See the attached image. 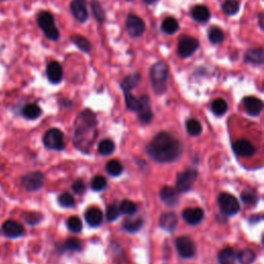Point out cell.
<instances>
[{"label": "cell", "instance_id": "7dc6e473", "mask_svg": "<svg viewBox=\"0 0 264 264\" xmlns=\"http://www.w3.org/2000/svg\"><path fill=\"white\" fill-rule=\"evenodd\" d=\"M37 214H34V213H29L26 215L25 217V220H26V222L28 224H31V225H34L36 224L40 219H37Z\"/></svg>", "mask_w": 264, "mask_h": 264}, {"label": "cell", "instance_id": "cb8c5ba5", "mask_svg": "<svg viewBox=\"0 0 264 264\" xmlns=\"http://www.w3.org/2000/svg\"><path fill=\"white\" fill-rule=\"evenodd\" d=\"M140 80H141V74L138 72L129 74L123 79L122 83H121V88H122L124 93L130 92L131 90H133L134 88L138 86Z\"/></svg>", "mask_w": 264, "mask_h": 264}, {"label": "cell", "instance_id": "60d3db41", "mask_svg": "<svg viewBox=\"0 0 264 264\" xmlns=\"http://www.w3.org/2000/svg\"><path fill=\"white\" fill-rule=\"evenodd\" d=\"M106 186H107V182L102 175H96L91 182V187L94 191H102L106 188Z\"/></svg>", "mask_w": 264, "mask_h": 264}, {"label": "cell", "instance_id": "d590c367", "mask_svg": "<svg viewBox=\"0 0 264 264\" xmlns=\"http://www.w3.org/2000/svg\"><path fill=\"white\" fill-rule=\"evenodd\" d=\"M125 94V101L127 107L132 112H138L140 109V100L135 96L132 95L130 92H126Z\"/></svg>", "mask_w": 264, "mask_h": 264}, {"label": "cell", "instance_id": "8d00e7d4", "mask_svg": "<svg viewBox=\"0 0 264 264\" xmlns=\"http://www.w3.org/2000/svg\"><path fill=\"white\" fill-rule=\"evenodd\" d=\"M237 260L239 261L240 264H251L253 261L255 260L256 255L255 253L253 252L252 250L249 249H245L241 252H239V254L237 255Z\"/></svg>", "mask_w": 264, "mask_h": 264}, {"label": "cell", "instance_id": "4316f807", "mask_svg": "<svg viewBox=\"0 0 264 264\" xmlns=\"http://www.w3.org/2000/svg\"><path fill=\"white\" fill-rule=\"evenodd\" d=\"M220 264H234L236 261V254L232 248H225L220 252L218 257Z\"/></svg>", "mask_w": 264, "mask_h": 264}, {"label": "cell", "instance_id": "f6af8a7d", "mask_svg": "<svg viewBox=\"0 0 264 264\" xmlns=\"http://www.w3.org/2000/svg\"><path fill=\"white\" fill-rule=\"evenodd\" d=\"M241 200L248 204H255L257 202V196L249 191H245L241 194Z\"/></svg>", "mask_w": 264, "mask_h": 264}, {"label": "cell", "instance_id": "603a6c76", "mask_svg": "<svg viewBox=\"0 0 264 264\" xmlns=\"http://www.w3.org/2000/svg\"><path fill=\"white\" fill-rule=\"evenodd\" d=\"M159 225L166 231H173L178 225V217L173 213H164L159 219Z\"/></svg>", "mask_w": 264, "mask_h": 264}, {"label": "cell", "instance_id": "681fc988", "mask_svg": "<svg viewBox=\"0 0 264 264\" xmlns=\"http://www.w3.org/2000/svg\"><path fill=\"white\" fill-rule=\"evenodd\" d=\"M142 2H145L146 4H155L158 2V0H142Z\"/></svg>", "mask_w": 264, "mask_h": 264}, {"label": "cell", "instance_id": "52a82bcc", "mask_svg": "<svg viewBox=\"0 0 264 264\" xmlns=\"http://www.w3.org/2000/svg\"><path fill=\"white\" fill-rule=\"evenodd\" d=\"M218 202L220 208L223 214L227 216H232L239 212L240 205L237 200V198L229 193H221L219 195Z\"/></svg>", "mask_w": 264, "mask_h": 264}, {"label": "cell", "instance_id": "9a60e30c", "mask_svg": "<svg viewBox=\"0 0 264 264\" xmlns=\"http://www.w3.org/2000/svg\"><path fill=\"white\" fill-rule=\"evenodd\" d=\"M47 76L51 84H59L63 79V68L59 62L52 61L47 66Z\"/></svg>", "mask_w": 264, "mask_h": 264}, {"label": "cell", "instance_id": "3957f363", "mask_svg": "<svg viewBox=\"0 0 264 264\" xmlns=\"http://www.w3.org/2000/svg\"><path fill=\"white\" fill-rule=\"evenodd\" d=\"M169 67L166 62L158 61L150 69V79L153 90L157 95H162L167 88Z\"/></svg>", "mask_w": 264, "mask_h": 264}, {"label": "cell", "instance_id": "4dcf8cb0", "mask_svg": "<svg viewBox=\"0 0 264 264\" xmlns=\"http://www.w3.org/2000/svg\"><path fill=\"white\" fill-rule=\"evenodd\" d=\"M240 2L238 0H225L222 3V10L227 16H234L239 12Z\"/></svg>", "mask_w": 264, "mask_h": 264}, {"label": "cell", "instance_id": "ac0fdd59", "mask_svg": "<svg viewBox=\"0 0 264 264\" xmlns=\"http://www.w3.org/2000/svg\"><path fill=\"white\" fill-rule=\"evenodd\" d=\"M204 217V213L199 207L186 208L183 212V219L190 225L199 224Z\"/></svg>", "mask_w": 264, "mask_h": 264}, {"label": "cell", "instance_id": "7bdbcfd3", "mask_svg": "<svg viewBox=\"0 0 264 264\" xmlns=\"http://www.w3.org/2000/svg\"><path fill=\"white\" fill-rule=\"evenodd\" d=\"M64 246L66 249L69 250V251L78 252V251L82 250V241L79 238L72 237V238H68L67 240H66Z\"/></svg>", "mask_w": 264, "mask_h": 264}, {"label": "cell", "instance_id": "ee69618b", "mask_svg": "<svg viewBox=\"0 0 264 264\" xmlns=\"http://www.w3.org/2000/svg\"><path fill=\"white\" fill-rule=\"evenodd\" d=\"M58 201H59L60 205L64 206V207H71L75 204L74 198L67 192L62 193L58 198Z\"/></svg>", "mask_w": 264, "mask_h": 264}, {"label": "cell", "instance_id": "d4e9b609", "mask_svg": "<svg viewBox=\"0 0 264 264\" xmlns=\"http://www.w3.org/2000/svg\"><path fill=\"white\" fill-rule=\"evenodd\" d=\"M70 40L72 41V43L78 47L82 52L85 53H90L92 51V43L90 42V40L86 38L83 35L80 34H74L70 36Z\"/></svg>", "mask_w": 264, "mask_h": 264}, {"label": "cell", "instance_id": "836d02e7", "mask_svg": "<svg viewBox=\"0 0 264 264\" xmlns=\"http://www.w3.org/2000/svg\"><path fill=\"white\" fill-rule=\"evenodd\" d=\"M105 168L106 171L111 175H113V177H118V175L123 172V165L118 160L108 161Z\"/></svg>", "mask_w": 264, "mask_h": 264}, {"label": "cell", "instance_id": "f35d334b", "mask_svg": "<svg viewBox=\"0 0 264 264\" xmlns=\"http://www.w3.org/2000/svg\"><path fill=\"white\" fill-rule=\"evenodd\" d=\"M142 225H144V221L141 219H135V220H126L123 223V227L125 230L129 231V232H136L138 231Z\"/></svg>", "mask_w": 264, "mask_h": 264}, {"label": "cell", "instance_id": "2e32d148", "mask_svg": "<svg viewBox=\"0 0 264 264\" xmlns=\"http://www.w3.org/2000/svg\"><path fill=\"white\" fill-rule=\"evenodd\" d=\"M243 104L246 112L251 116H258L263 108L262 100L255 96L245 97L243 99Z\"/></svg>", "mask_w": 264, "mask_h": 264}, {"label": "cell", "instance_id": "b9f144b4", "mask_svg": "<svg viewBox=\"0 0 264 264\" xmlns=\"http://www.w3.org/2000/svg\"><path fill=\"white\" fill-rule=\"evenodd\" d=\"M105 215H106L107 221L113 222L120 217V215H121L120 208L116 204H109L106 207V214Z\"/></svg>", "mask_w": 264, "mask_h": 264}, {"label": "cell", "instance_id": "44dd1931", "mask_svg": "<svg viewBox=\"0 0 264 264\" xmlns=\"http://www.w3.org/2000/svg\"><path fill=\"white\" fill-rule=\"evenodd\" d=\"M85 219L87 223L89 224L91 227H98L100 226L103 220V215L102 212L97 207H90L88 208L86 214H85Z\"/></svg>", "mask_w": 264, "mask_h": 264}, {"label": "cell", "instance_id": "816d5d0a", "mask_svg": "<svg viewBox=\"0 0 264 264\" xmlns=\"http://www.w3.org/2000/svg\"><path fill=\"white\" fill-rule=\"evenodd\" d=\"M0 1H4V0H0Z\"/></svg>", "mask_w": 264, "mask_h": 264}, {"label": "cell", "instance_id": "7402d4cb", "mask_svg": "<svg viewBox=\"0 0 264 264\" xmlns=\"http://www.w3.org/2000/svg\"><path fill=\"white\" fill-rule=\"evenodd\" d=\"M160 198L164 204L168 206H173L178 203L179 195L177 190H174L171 187H164L160 192Z\"/></svg>", "mask_w": 264, "mask_h": 264}, {"label": "cell", "instance_id": "f907efd6", "mask_svg": "<svg viewBox=\"0 0 264 264\" xmlns=\"http://www.w3.org/2000/svg\"><path fill=\"white\" fill-rule=\"evenodd\" d=\"M127 1H132V0H127Z\"/></svg>", "mask_w": 264, "mask_h": 264}, {"label": "cell", "instance_id": "f1b7e54d", "mask_svg": "<svg viewBox=\"0 0 264 264\" xmlns=\"http://www.w3.org/2000/svg\"><path fill=\"white\" fill-rule=\"evenodd\" d=\"M208 39L213 45H220L225 39V33L220 27H212L208 30Z\"/></svg>", "mask_w": 264, "mask_h": 264}, {"label": "cell", "instance_id": "5bb4252c", "mask_svg": "<svg viewBox=\"0 0 264 264\" xmlns=\"http://www.w3.org/2000/svg\"><path fill=\"white\" fill-rule=\"evenodd\" d=\"M140 109L138 113V119L142 124H149L153 119V113L151 108V100L148 95H142L140 98Z\"/></svg>", "mask_w": 264, "mask_h": 264}, {"label": "cell", "instance_id": "e0dca14e", "mask_svg": "<svg viewBox=\"0 0 264 264\" xmlns=\"http://www.w3.org/2000/svg\"><path fill=\"white\" fill-rule=\"evenodd\" d=\"M244 60L246 63L260 66L264 63V50L262 47L257 49H249L244 55Z\"/></svg>", "mask_w": 264, "mask_h": 264}, {"label": "cell", "instance_id": "4fadbf2b", "mask_svg": "<svg viewBox=\"0 0 264 264\" xmlns=\"http://www.w3.org/2000/svg\"><path fill=\"white\" fill-rule=\"evenodd\" d=\"M1 232L4 236L8 238H18L21 237L25 232V228L14 220H7L1 227Z\"/></svg>", "mask_w": 264, "mask_h": 264}, {"label": "cell", "instance_id": "277c9868", "mask_svg": "<svg viewBox=\"0 0 264 264\" xmlns=\"http://www.w3.org/2000/svg\"><path fill=\"white\" fill-rule=\"evenodd\" d=\"M37 25L42 30L43 34L50 40L56 41L60 38L59 29L55 23V18L50 12H41L37 16Z\"/></svg>", "mask_w": 264, "mask_h": 264}, {"label": "cell", "instance_id": "d6a6232c", "mask_svg": "<svg viewBox=\"0 0 264 264\" xmlns=\"http://www.w3.org/2000/svg\"><path fill=\"white\" fill-rule=\"evenodd\" d=\"M186 128H187V132H188V133L190 135H193V136L199 135L201 133V132H202L201 123L198 120H196V119H189V120H187Z\"/></svg>", "mask_w": 264, "mask_h": 264}, {"label": "cell", "instance_id": "1f68e13d", "mask_svg": "<svg viewBox=\"0 0 264 264\" xmlns=\"http://www.w3.org/2000/svg\"><path fill=\"white\" fill-rule=\"evenodd\" d=\"M212 112L217 116H223L228 111V104L223 98H217L212 102Z\"/></svg>", "mask_w": 264, "mask_h": 264}, {"label": "cell", "instance_id": "5b68a950", "mask_svg": "<svg viewBox=\"0 0 264 264\" xmlns=\"http://www.w3.org/2000/svg\"><path fill=\"white\" fill-rule=\"evenodd\" d=\"M198 49H199V40L197 38L186 34L179 38L178 55L180 58L186 59L191 57Z\"/></svg>", "mask_w": 264, "mask_h": 264}, {"label": "cell", "instance_id": "8fae6325", "mask_svg": "<svg viewBox=\"0 0 264 264\" xmlns=\"http://www.w3.org/2000/svg\"><path fill=\"white\" fill-rule=\"evenodd\" d=\"M175 247L179 254L184 258H191L196 253V246L194 241L188 236H181L175 240Z\"/></svg>", "mask_w": 264, "mask_h": 264}, {"label": "cell", "instance_id": "ba28073f", "mask_svg": "<svg viewBox=\"0 0 264 264\" xmlns=\"http://www.w3.org/2000/svg\"><path fill=\"white\" fill-rule=\"evenodd\" d=\"M126 30L132 38H138L146 31L144 20L134 14H129L126 18Z\"/></svg>", "mask_w": 264, "mask_h": 264}, {"label": "cell", "instance_id": "30bf717a", "mask_svg": "<svg viewBox=\"0 0 264 264\" xmlns=\"http://www.w3.org/2000/svg\"><path fill=\"white\" fill-rule=\"evenodd\" d=\"M197 178V171L188 169L184 172H180L177 178V191L185 193L189 191Z\"/></svg>", "mask_w": 264, "mask_h": 264}, {"label": "cell", "instance_id": "c3c4849f", "mask_svg": "<svg viewBox=\"0 0 264 264\" xmlns=\"http://www.w3.org/2000/svg\"><path fill=\"white\" fill-rule=\"evenodd\" d=\"M264 15H263V13L261 12V13H259V15H258V25H259V27H260V29L263 31L264 30Z\"/></svg>", "mask_w": 264, "mask_h": 264}, {"label": "cell", "instance_id": "7a4b0ae2", "mask_svg": "<svg viewBox=\"0 0 264 264\" xmlns=\"http://www.w3.org/2000/svg\"><path fill=\"white\" fill-rule=\"evenodd\" d=\"M96 126V116L90 109H85L78 116L73 131V144L76 149L84 153L90 151L97 135Z\"/></svg>", "mask_w": 264, "mask_h": 264}, {"label": "cell", "instance_id": "d6986e66", "mask_svg": "<svg viewBox=\"0 0 264 264\" xmlns=\"http://www.w3.org/2000/svg\"><path fill=\"white\" fill-rule=\"evenodd\" d=\"M233 150L241 157H250L255 154V147L247 139H239L233 144Z\"/></svg>", "mask_w": 264, "mask_h": 264}, {"label": "cell", "instance_id": "74e56055", "mask_svg": "<svg viewBox=\"0 0 264 264\" xmlns=\"http://www.w3.org/2000/svg\"><path fill=\"white\" fill-rule=\"evenodd\" d=\"M120 212L121 214H125V215H133L137 211V205L129 199H125L122 201L120 205Z\"/></svg>", "mask_w": 264, "mask_h": 264}, {"label": "cell", "instance_id": "83f0119b", "mask_svg": "<svg viewBox=\"0 0 264 264\" xmlns=\"http://www.w3.org/2000/svg\"><path fill=\"white\" fill-rule=\"evenodd\" d=\"M22 114L28 120H35L40 117L41 108L35 103H29L23 107Z\"/></svg>", "mask_w": 264, "mask_h": 264}, {"label": "cell", "instance_id": "8992f818", "mask_svg": "<svg viewBox=\"0 0 264 264\" xmlns=\"http://www.w3.org/2000/svg\"><path fill=\"white\" fill-rule=\"evenodd\" d=\"M43 145L46 148L55 150V151H62L65 149V141L64 135L62 132L57 128H52L48 130L42 138Z\"/></svg>", "mask_w": 264, "mask_h": 264}, {"label": "cell", "instance_id": "ffe728a7", "mask_svg": "<svg viewBox=\"0 0 264 264\" xmlns=\"http://www.w3.org/2000/svg\"><path fill=\"white\" fill-rule=\"evenodd\" d=\"M191 17L198 23H206L211 19V12L207 6L198 4L192 7Z\"/></svg>", "mask_w": 264, "mask_h": 264}, {"label": "cell", "instance_id": "484cf974", "mask_svg": "<svg viewBox=\"0 0 264 264\" xmlns=\"http://www.w3.org/2000/svg\"><path fill=\"white\" fill-rule=\"evenodd\" d=\"M161 29L164 33H166V34H174V33L178 32L180 29L179 22L173 17H168L163 20Z\"/></svg>", "mask_w": 264, "mask_h": 264}, {"label": "cell", "instance_id": "9c48e42d", "mask_svg": "<svg viewBox=\"0 0 264 264\" xmlns=\"http://www.w3.org/2000/svg\"><path fill=\"white\" fill-rule=\"evenodd\" d=\"M45 184V175L40 171H33L22 178V185L28 191H37Z\"/></svg>", "mask_w": 264, "mask_h": 264}, {"label": "cell", "instance_id": "7c38bea8", "mask_svg": "<svg viewBox=\"0 0 264 264\" xmlns=\"http://www.w3.org/2000/svg\"><path fill=\"white\" fill-rule=\"evenodd\" d=\"M70 12L73 18L80 23H85L89 19L86 0H72L70 3Z\"/></svg>", "mask_w": 264, "mask_h": 264}, {"label": "cell", "instance_id": "bcb514c9", "mask_svg": "<svg viewBox=\"0 0 264 264\" xmlns=\"http://www.w3.org/2000/svg\"><path fill=\"white\" fill-rule=\"evenodd\" d=\"M72 190L75 194L78 195H82L86 192V186H85V183L82 181V180H78L75 181L72 185Z\"/></svg>", "mask_w": 264, "mask_h": 264}, {"label": "cell", "instance_id": "6da1fadb", "mask_svg": "<svg viewBox=\"0 0 264 264\" xmlns=\"http://www.w3.org/2000/svg\"><path fill=\"white\" fill-rule=\"evenodd\" d=\"M147 153L157 162H172L181 156L182 145L167 132H160L149 142Z\"/></svg>", "mask_w": 264, "mask_h": 264}, {"label": "cell", "instance_id": "e575fe53", "mask_svg": "<svg viewBox=\"0 0 264 264\" xmlns=\"http://www.w3.org/2000/svg\"><path fill=\"white\" fill-rule=\"evenodd\" d=\"M115 151V144L111 139H103L98 145V152L101 155H111V154Z\"/></svg>", "mask_w": 264, "mask_h": 264}, {"label": "cell", "instance_id": "ab89813d", "mask_svg": "<svg viewBox=\"0 0 264 264\" xmlns=\"http://www.w3.org/2000/svg\"><path fill=\"white\" fill-rule=\"evenodd\" d=\"M67 227H68V229L70 231H72V232H74V233L81 232L82 228H83V224H82L81 219L79 217H76V216L70 217L68 219V221H67Z\"/></svg>", "mask_w": 264, "mask_h": 264}, {"label": "cell", "instance_id": "f546056e", "mask_svg": "<svg viewBox=\"0 0 264 264\" xmlns=\"http://www.w3.org/2000/svg\"><path fill=\"white\" fill-rule=\"evenodd\" d=\"M91 9H92L94 18L99 22V23H103L106 17H105V10H104L101 2H99L98 0H92Z\"/></svg>", "mask_w": 264, "mask_h": 264}]
</instances>
